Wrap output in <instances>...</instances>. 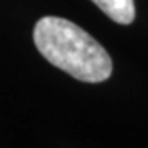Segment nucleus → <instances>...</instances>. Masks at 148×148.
<instances>
[{
  "mask_svg": "<svg viewBox=\"0 0 148 148\" xmlns=\"http://www.w3.org/2000/svg\"><path fill=\"white\" fill-rule=\"evenodd\" d=\"M33 41L45 59L82 82L110 77L112 59L106 48L76 23L59 16H43L33 30Z\"/></svg>",
  "mask_w": 148,
  "mask_h": 148,
  "instance_id": "nucleus-1",
  "label": "nucleus"
},
{
  "mask_svg": "<svg viewBox=\"0 0 148 148\" xmlns=\"http://www.w3.org/2000/svg\"><path fill=\"white\" fill-rule=\"evenodd\" d=\"M106 13L110 20L120 25H130L135 20L133 0H90Z\"/></svg>",
  "mask_w": 148,
  "mask_h": 148,
  "instance_id": "nucleus-2",
  "label": "nucleus"
}]
</instances>
